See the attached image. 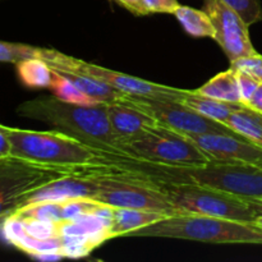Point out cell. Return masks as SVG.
Instances as JSON below:
<instances>
[{"label":"cell","mask_w":262,"mask_h":262,"mask_svg":"<svg viewBox=\"0 0 262 262\" xmlns=\"http://www.w3.org/2000/svg\"><path fill=\"white\" fill-rule=\"evenodd\" d=\"M179 214L205 215L220 219L255 223L250 202L228 192L194 183L160 184Z\"/></svg>","instance_id":"cell-7"},{"label":"cell","mask_w":262,"mask_h":262,"mask_svg":"<svg viewBox=\"0 0 262 262\" xmlns=\"http://www.w3.org/2000/svg\"><path fill=\"white\" fill-rule=\"evenodd\" d=\"M0 132L10 143L12 156L41 165L82 170L99 166L101 151L59 130L19 129L0 124Z\"/></svg>","instance_id":"cell-3"},{"label":"cell","mask_w":262,"mask_h":262,"mask_svg":"<svg viewBox=\"0 0 262 262\" xmlns=\"http://www.w3.org/2000/svg\"><path fill=\"white\" fill-rule=\"evenodd\" d=\"M38 58L46 61L54 71H69L86 74V76L104 82L107 86L113 87L122 94L130 95V96L173 99L181 101L187 92V90L176 89V87L145 81V79L138 78V77L129 76V74L122 73V72L112 71V69L104 68V67H100L97 64L87 63L81 59L66 55V54L54 50V49L41 48Z\"/></svg>","instance_id":"cell-8"},{"label":"cell","mask_w":262,"mask_h":262,"mask_svg":"<svg viewBox=\"0 0 262 262\" xmlns=\"http://www.w3.org/2000/svg\"><path fill=\"white\" fill-rule=\"evenodd\" d=\"M237 78H238V84H239L242 104L246 105L248 101H250L252 95L255 94L256 89H257L258 84H260V81H257L256 78L251 77L250 74L243 73V72H239V71H237Z\"/></svg>","instance_id":"cell-25"},{"label":"cell","mask_w":262,"mask_h":262,"mask_svg":"<svg viewBox=\"0 0 262 262\" xmlns=\"http://www.w3.org/2000/svg\"><path fill=\"white\" fill-rule=\"evenodd\" d=\"M15 66L19 79L30 89H51L56 78L55 71L40 58L26 59Z\"/></svg>","instance_id":"cell-18"},{"label":"cell","mask_w":262,"mask_h":262,"mask_svg":"<svg viewBox=\"0 0 262 262\" xmlns=\"http://www.w3.org/2000/svg\"><path fill=\"white\" fill-rule=\"evenodd\" d=\"M165 217H168L165 214L148 211V210L114 209L113 207L109 227H107V239L127 237L129 233L154 224Z\"/></svg>","instance_id":"cell-15"},{"label":"cell","mask_w":262,"mask_h":262,"mask_svg":"<svg viewBox=\"0 0 262 262\" xmlns=\"http://www.w3.org/2000/svg\"><path fill=\"white\" fill-rule=\"evenodd\" d=\"M148 13H169L173 14L179 7L178 0H145Z\"/></svg>","instance_id":"cell-26"},{"label":"cell","mask_w":262,"mask_h":262,"mask_svg":"<svg viewBox=\"0 0 262 262\" xmlns=\"http://www.w3.org/2000/svg\"><path fill=\"white\" fill-rule=\"evenodd\" d=\"M188 137L211 160L247 164L262 168V147L242 136L207 133Z\"/></svg>","instance_id":"cell-12"},{"label":"cell","mask_w":262,"mask_h":262,"mask_svg":"<svg viewBox=\"0 0 262 262\" xmlns=\"http://www.w3.org/2000/svg\"><path fill=\"white\" fill-rule=\"evenodd\" d=\"M127 237L171 238L214 245H262V228L255 223L235 222L205 215L179 214L141 228L129 233Z\"/></svg>","instance_id":"cell-4"},{"label":"cell","mask_w":262,"mask_h":262,"mask_svg":"<svg viewBox=\"0 0 262 262\" xmlns=\"http://www.w3.org/2000/svg\"><path fill=\"white\" fill-rule=\"evenodd\" d=\"M112 165L124 176L156 184L194 183L228 192L245 200H262V168L211 160L201 166H171L115 155Z\"/></svg>","instance_id":"cell-1"},{"label":"cell","mask_w":262,"mask_h":262,"mask_svg":"<svg viewBox=\"0 0 262 262\" xmlns=\"http://www.w3.org/2000/svg\"><path fill=\"white\" fill-rule=\"evenodd\" d=\"M83 171L41 165L14 156L0 159V225L22 209L38 188L72 174L83 176Z\"/></svg>","instance_id":"cell-6"},{"label":"cell","mask_w":262,"mask_h":262,"mask_svg":"<svg viewBox=\"0 0 262 262\" xmlns=\"http://www.w3.org/2000/svg\"><path fill=\"white\" fill-rule=\"evenodd\" d=\"M119 101L133 105L152 117L160 125L177 130L182 135L194 136L220 133V135L241 136L230 129L228 125L209 119L200 113L194 112L179 100L124 95Z\"/></svg>","instance_id":"cell-10"},{"label":"cell","mask_w":262,"mask_h":262,"mask_svg":"<svg viewBox=\"0 0 262 262\" xmlns=\"http://www.w3.org/2000/svg\"><path fill=\"white\" fill-rule=\"evenodd\" d=\"M12 148H10V143L8 141V138L0 132V159H4V158H9L12 156L10 154Z\"/></svg>","instance_id":"cell-29"},{"label":"cell","mask_w":262,"mask_h":262,"mask_svg":"<svg viewBox=\"0 0 262 262\" xmlns=\"http://www.w3.org/2000/svg\"><path fill=\"white\" fill-rule=\"evenodd\" d=\"M120 151L140 160L171 166H201L211 161L188 136L160 124L120 143Z\"/></svg>","instance_id":"cell-5"},{"label":"cell","mask_w":262,"mask_h":262,"mask_svg":"<svg viewBox=\"0 0 262 262\" xmlns=\"http://www.w3.org/2000/svg\"><path fill=\"white\" fill-rule=\"evenodd\" d=\"M255 224H256V225H258V227H260V228H262V215H260V216L256 217Z\"/></svg>","instance_id":"cell-30"},{"label":"cell","mask_w":262,"mask_h":262,"mask_svg":"<svg viewBox=\"0 0 262 262\" xmlns=\"http://www.w3.org/2000/svg\"><path fill=\"white\" fill-rule=\"evenodd\" d=\"M183 30L193 37L215 38V27L205 10L194 9L187 5H179L173 13Z\"/></svg>","instance_id":"cell-20"},{"label":"cell","mask_w":262,"mask_h":262,"mask_svg":"<svg viewBox=\"0 0 262 262\" xmlns=\"http://www.w3.org/2000/svg\"><path fill=\"white\" fill-rule=\"evenodd\" d=\"M118 4L124 7L125 9L129 10L130 13L136 15H147L150 14L146 8L145 0H114Z\"/></svg>","instance_id":"cell-27"},{"label":"cell","mask_w":262,"mask_h":262,"mask_svg":"<svg viewBox=\"0 0 262 262\" xmlns=\"http://www.w3.org/2000/svg\"><path fill=\"white\" fill-rule=\"evenodd\" d=\"M245 106L250 107V109L255 110V112L262 114V82H260L258 87L256 89L255 94L250 99V101L245 105Z\"/></svg>","instance_id":"cell-28"},{"label":"cell","mask_w":262,"mask_h":262,"mask_svg":"<svg viewBox=\"0 0 262 262\" xmlns=\"http://www.w3.org/2000/svg\"><path fill=\"white\" fill-rule=\"evenodd\" d=\"M232 8L247 26H252L262 20L261 0H223Z\"/></svg>","instance_id":"cell-22"},{"label":"cell","mask_w":262,"mask_h":262,"mask_svg":"<svg viewBox=\"0 0 262 262\" xmlns=\"http://www.w3.org/2000/svg\"><path fill=\"white\" fill-rule=\"evenodd\" d=\"M227 125L246 140L262 147V114L260 113L243 105L230 115Z\"/></svg>","instance_id":"cell-19"},{"label":"cell","mask_w":262,"mask_h":262,"mask_svg":"<svg viewBox=\"0 0 262 262\" xmlns=\"http://www.w3.org/2000/svg\"><path fill=\"white\" fill-rule=\"evenodd\" d=\"M55 73L56 78L54 81L53 86H51V90L55 92L56 96L63 100H67V101L78 102V104H94L82 92H79L68 79L61 77L58 72H55Z\"/></svg>","instance_id":"cell-23"},{"label":"cell","mask_w":262,"mask_h":262,"mask_svg":"<svg viewBox=\"0 0 262 262\" xmlns=\"http://www.w3.org/2000/svg\"><path fill=\"white\" fill-rule=\"evenodd\" d=\"M100 182L99 192L94 200L114 209L148 210L165 214L179 215L166 192L156 184L119 176H96Z\"/></svg>","instance_id":"cell-9"},{"label":"cell","mask_w":262,"mask_h":262,"mask_svg":"<svg viewBox=\"0 0 262 262\" xmlns=\"http://www.w3.org/2000/svg\"><path fill=\"white\" fill-rule=\"evenodd\" d=\"M204 10L215 27V38L229 61L257 54L250 37V26L223 0H205Z\"/></svg>","instance_id":"cell-11"},{"label":"cell","mask_w":262,"mask_h":262,"mask_svg":"<svg viewBox=\"0 0 262 262\" xmlns=\"http://www.w3.org/2000/svg\"><path fill=\"white\" fill-rule=\"evenodd\" d=\"M193 91L202 96L211 97V99L233 102V104H242L237 71L232 67L228 71L214 76L210 81Z\"/></svg>","instance_id":"cell-17"},{"label":"cell","mask_w":262,"mask_h":262,"mask_svg":"<svg viewBox=\"0 0 262 262\" xmlns=\"http://www.w3.org/2000/svg\"><path fill=\"white\" fill-rule=\"evenodd\" d=\"M99 188L100 182L96 176L72 174L38 188L28 197L25 206L43 204V202H61L73 199L94 200L95 194L99 192Z\"/></svg>","instance_id":"cell-13"},{"label":"cell","mask_w":262,"mask_h":262,"mask_svg":"<svg viewBox=\"0 0 262 262\" xmlns=\"http://www.w3.org/2000/svg\"><path fill=\"white\" fill-rule=\"evenodd\" d=\"M106 109L113 132L119 141V147L120 143L127 142L148 128L159 124L152 117L127 102L117 101L106 104Z\"/></svg>","instance_id":"cell-14"},{"label":"cell","mask_w":262,"mask_h":262,"mask_svg":"<svg viewBox=\"0 0 262 262\" xmlns=\"http://www.w3.org/2000/svg\"><path fill=\"white\" fill-rule=\"evenodd\" d=\"M183 104L193 109L194 112L200 113L209 119L216 120L227 125V120L235 110L241 109L243 104H233V102L222 101V100L211 99V97L202 96L196 94L193 90H187L186 95L181 100Z\"/></svg>","instance_id":"cell-16"},{"label":"cell","mask_w":262,"mask_h":262,"mask_svg":"<svg viewBox=\"0 0 262 262\" xmlns=\"http://www.w3.org/2000/svg\"><path fill=\"white\" fill-rule=\"evenodd\" d=\"M17 113L46 123L97 151L123 154L110 125L106 104H78L58 96L37 97L20 104Z\"/></svg>","instance_id":"cell-2"},{"label":"cell","mask_w":262,"mask_h":262,"mask_svg":"<svg viewBox=\"0 0 262 262\" xmlns=\"http://www.w3.org/2000/svg\"><path fill=\"white\" fill-rule=\"evenodd\" d=\"M41 48L26 45V43L0 41V61L4 63H19L30 58H38Z\"/></svg>","instance_id":"cell-21"},{"label":"cell","mask_w":262,"mask_h":262,"mask_svg":"<svg viewBox=\"0 0 262 262\" xmlns=\"http://www.w3.org/2000/svg\"><path fill=\"white\" fill-rule=\"evenodd\" d=\"M230 67L235 71L243 72V73L250 74L251 77L256 78L257 81L262 82V55L261 54H253V55L243 56L232 61Z\"/></svg>","instance_id":"cell-24"}]
</instances>
